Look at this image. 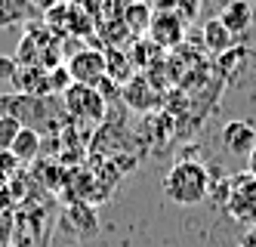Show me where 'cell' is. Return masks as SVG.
Masks as SVG:
<instances>
[{"instance_id":"6da1fadb","label":"cell","mask_w":256,"mask_h":247,"mask_svg":"<svg viewBox=\"0 0 256 247\" xmlns=\"http://www.w3.org/2000/svg\"><path fill=\"white\" fill-rule=\"evenodd\" d=\"M0 115H10L16 118L22 127L34 130V133H62L71 127V118L62 105V96H19V93H12V96H0Z\"/></svg>"},{"instance_id":"7a4b0ae2","label":"cell","mask_w":256,"mask_h":247,"mask_svg":"<svg viewBox=\"0 0 256 247\" xmlns=\"http://www.w3.org/2000/svg\"><path fill=\"white\" fill-rule=\"evenodd\" d=\"M207 192H210V173L200 161H192V158L176 161L164 176V195L179 207L200 204L207 198Z\"/></svg>"},{"instance_id":"3957f363","label":"cell","mask_w":256,"mask_h":247,"mask_svg":"<svg viewBox=\"0 0 256 247\" xmlns=\"http://www.w3.org/2000/svg\"><path fill=\"white\" fill-rule=\"evenodd\" d=\"M16 62H19V65H28V68H44V71L59 68V41H56V37H52L46 28L31 25V28L25 31V37L19 41Z\"/></svg>"},{"instance_id":"277c9868","label":"cell","mask_w":256,"mask_h":247,"mask_svg":"<svg viewBox=\"0 0 256 247\" xmlns=\"http://www.w3.org/2000/svg\"><path fill=\"white\" fill-rule=\"evenodd\" d=\"M62 105H65L71 121H80V124H102L105 121V96L96 87L71 84L62 93Z\"/></svg>"},{"instance_id":"5b68a950","label":"cell","mask_w":256,"mask_h":247,"mask_svg":"<svg viewBox=\"0 0 256 247\" xmlns=\"http://www.w3.org/2000/svg\"><path fill=\"white\" fill-rule=\"evenodd\" d=\"M65 71L71 74V84L99 87V84L108 78V71H105V53L84 47V50H78V53L65 62Z\"/></svg>"},{"instance_id":"8992f818","label":"cell","mask_w":256,"mask_h":247,"mask_svg":"<svg viewBox=\"0 0 256 247\" xmlns=\"http://www.w3.org/2000/svg\"><path fill=\"white\" fill-rule=\"evenodd\" d=\"M228 213L238 222L256 225V179L250 173H238L228 182Z\"/></svg>"},{"instance_id":"52a82bcc","label":"cell","mask_w":256,"mask_h":247,"mask_svg":"<svg viewBox=\"0 0 256 247\" xmlns=\"http://www.w3.org/2000/svg\"><path fill=\"white\" fill-rule=\"evenodd\" d=\"M186 19L176 16V13H152V22H148V41L158 50H176L186 37Z\"/></svg>"},{"instance_id":"ba28073f","label":"cell","mask_w":256,"mask_h":247,"mask_svg":"<svg viewBox=\"0 0 256 247\" xmlns=\"http://www.w3.org/2000/svg\"><path fill=\"white\" fill-rule=\"evenodd\" d=\"M10 84L16 87L19 96H52V90H50V71H44V68L19 65V71L12 74Z\"/></svg>"},{"instance_id":"9c48e42d","label":"cell","mask_w":256,"mask_h":247,"mask_svg":"<svg viewBox=\"0 0 256 247\" xmlns=\"http://www.w3.org/2000/svg\"><path fill=\"white\" fill-rule=\"evenodd\" d=\"M222 145L232 155H250L256 148V127L250 121H228L222 130Z\"/></svg>"},{"instance_id":"30bf717a","label":"cell","mask_w":256,"mask_h":247,"mask_svg":"<svg viewBox=\"0 0 256 247\" xmlns=\"http://www.w3.org/2000/svg\"><path fill=\"white\" fill-rule=\"evenodd\" d=\"M124 99L136 111H152L158 105V90L152 87V81L145 78V74H133V78L124 84Z\"/></svg>"},{"instance_id":"8fae6325","label":"cell","mask_w":256,"mask_h":247,"mask_svg":"<svg viewBox=\"0 0 256 247\" xmlns=\"http://www.w3.org/2000/svg\"><path fill=\"white\" fill-rule=\"evenodd\" d=\"M216 19L238 37L253 25V7H250V0H226V7L219 10Z\"/></svg>"},{"instance_id":"7c38bea8","label":"cell","mask_w":256,"mask_h":247,"mask_svg":"<svg viewBox=\"0 0 256 247\" xmlns=\"http://www.w3.org/2000/svg\"><path fill=\"white\" fill-rule=\"evenodd\" d=\"M40 148H44V136H40V133H34V130L22 127V130H19V136H16L12 145H10V155L25 167V164H31L34 158L40 155Z\"/></svg>"},{"instance_id":"4fadbf2b","label":"cell","mask_w":256,"mask_h":247,"mask_svg":"<svg viewBox=\"0 0 256 247\" xmlns=\"http://www.w3.org/2000/svg\"><path fill=\"white\" fill-rule=\"evenodd\" d=\"M234 41H238V37L219 22V19H210V22L204 25V47L210 53H232Z\"/></svg>"},{"instance_id":"5bb4252c","label":"cell","mask_w":256,"mask_h":247,"mask_svg":"<svg viewBox=\"0 0 256 247\" xmlns=\"http://www.w3.org/2000/svg\"><path fill=\"white\" fill-rule=\"evenodd\" d=\"M34 13H38V10H34L31 0H0V28L28 22Z\"/></svg>"},{"instance_id":"9a60e30c","label":"cell","mask_w":256,"mask_h":247,"mask_svg":"<svg viewBox=\"0 0 256 247\" xmlns=\"http://www.w3.org/2000/svg\"><path fill=\"white\" fill-rule=\"evenodd\" d=\"M105 71H108V81H118V84H120V81L126 84V81L133 78V74H130L133 65H130V59H126V56H124L118 47L105 53Z\"/></svg>"},{"instance_id":"2e32d148","label":"cell","mask_w":256,"mask_h":247,"mask_svg":"<svg viewBox=\"0 0 256 247\" xmlns=\"http://www.w3.org/2000/svg\"><path fill=\"white\" fill-rule=\"evenodd\" d=\"M148 22H152L148 4H126V10H124V25H126V31H130V34H142L145 28H148Z\"/></svg>"},{"instance_id":"e0dca14e","label":"cell","mask_w":256,"mask_h":247,"mask_svg":"<svg viewBox=\"0 0 256 247\" xmlns=\"http://www.w3.org/2000/svg\"><path fill=\"white\" fill-rule=\"evenodd\" d=\"M154 7H158V13H176V16L186 19V22H192L198 16L200 0H154Z\"/></svg>"},{"instance_id":"ac0fdd59","label":"cell","mask_w":256,"mask_h":247,"mask_svg":"<svg viewBox=\"0 0 256 247\" xmlns=\"http://www.w3.org/2000/svg\"><path fill=\"white\" fill-rule=\"evenodd\" d=\"M19 130H22V124L16 121V118H10V115H0V151H10L12 139L19 136Z\"/></svg>"},{"instance_id":"d6986e66","label":"cell","mask_w":256,"mask_h":247,"mask_svg":"<svg viewBox=\"0 0 256 247\" xmlns=\"http://www.w3.org/2000/svg\"><path fill=\"white\" fill-rule=\"evenodd\" d=\"M19 173H22V164L16 161L10 151H0V185H10Z\"/></svg>"},{"instance_id":"ffe728a7","label":"cell","mask_w":256,"mask_h":247,"mask_svg":"<svg viewBox=\"0 0 256 247\" xmlns=\"http://www.w3.org/2000/svg\"><path fill=\"white\" fill-rule=\"evenodd\" d=\"M19 207V201L12 198L10 185H0V216H12V210Z\"/></svg>"},{"instance_id":"44dd1931","label":"cell","mask_w":256,"mask_h":247,"mask_svg":"<svg viewBox=\"0 0 256 247\" xmlns=\"http://www.w3.org/2000/svg\"><path fill=\"white\" fill-rule=\"evenodd\" d=\"M19 71V62H16V56H0V84L12 81V74Z\"/></svg>"},{"instance_id":"7402d4cb","label":"cell","mask_w":256,"mask_h":247,"mask_svg":"<svg viewBox=\"0 0 256 247\" xmlns=\"http://www.w3.org/2000/svg\"><path fill=\"white\" fill-rule=\"evenodd\" d=\"M0 247H12V216H0Z\"/></svg>"},{"instance_id":"603a6c76","label":"cell","mask_w":256,"mask_h":247,"mask_svg":"<svg viewBox=\"0 0 256 247\" xmlns=\"http://www.w3.org/2000/svg\"><path fill=\"white\" fill-rule=\"evenodd\" d=\"M247 173H250V176L256 179V148H253L250 155H247Z\"/></svg>"},{"instance_id":"cb8c5ba5","label":"cell","mask_w":256,"mask_h":247,"mask_svg":"<svg viewBox=\"0 0 256 247\" xmlns=\"http://www.w3.org/2000/svg\"><path fill=\"white\" fill-rule=\"evenodd\" d=\"M250 7H253V10H256V0H250Z\"/></svg>"}]
</instances>
